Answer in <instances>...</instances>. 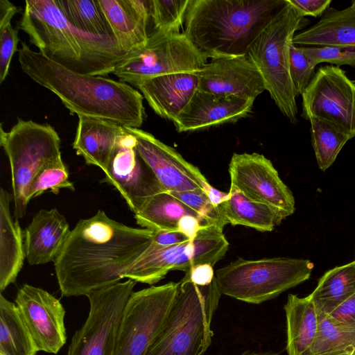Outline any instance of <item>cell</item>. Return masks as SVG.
<instances>
[{
    "label": "cell",
    "instance_id": "1",
    "mask_svg": "<svg viewBox=\"0 0 355 355\" xmlns=\"http://www.w3.org/2000/svg\"><path fill=\"white\" fill-rule=\"evenodd\" d=\"M154 231L119 223L102 210L80 220L54 261L63 296L77 297L120 282L152 242Z\"/></svg>",
    "mask_w": 355,
    "mask_h": 355
},
{
    "label": "cell",
    "instance_id": "2",
    "mask_svg": "<svg viewBox=\"0 0 355 355\" xmlns=\"http://www.w3.org/2000/svg\"><path fill=\"white\" fill-rule=\"evenodd\" d=\"M18 51L22 71L55 94L71 114L140 128L146 118L144 96L130 85L80 73L32 50L24 42Z\"/></svg>",
    "mask_w": 355,
    "mask_h": 355
},
{
    "label": "cell",
    "instance_id": "3",
    "mask_svg": "<svg viewBox=\"0 0 355 355\" xmlns=\"http://www.w3.org/2000/svg\"><path fill=\"white\" fill-rule=\"evenodd\" d=\"M286 0H190L183 33L211 59L247 55Z\"/></svg>",
    "mask_w": 355,
    "mask_h": 355
},
{
    "label": "cell",
    "instance_id": "4",
    "mask_svg": "<svg viewBox=\"0 0 355 355\" xmlns=\"http://www.w3.org/2000/svg\"><path fill=\"white\" fill-rule=\"evenodd\" d=\"M18 28L46 58L80 73H111L126 54L115 41L73 26L56 0H26Z\"/></svg>",
    "mask_w": 355,
    "mask_h": 355
},
{
    "label": "cell",
    "instance_id": "5",
    "mask_svg": "<svg viewBox=\"0 0 355 355\" xmlns=\"http://www.w3.org/2000/svg\"><path fill=\"white\" fill-rule=\"evenodd\" d=\"M221 293L215 279L198 286L182 279L168 316L146 355H204Z\"/></svg>",
    "mask_w": 355,
    "mask_h": 355
},
{
    "label": "cell",
    "instance_id": "6",
    "mask_svg": "<svg viewBox=\"0 0 355 355\" xmlns=\"http://www.w3.org/2000/svg\"><path fill=\"white\" fill-rule=\"evenodd\" d=\"M309 24L286 0L284 7L252 42L247 54L259 71L266 90L291 123L297 122L298 110L290 76V49L295 33Z\"/></svg>",
    "mask_w": 355,
    "mask_h": 355
},
{
    "label": "cell",
    "instance_id": "7",
    "mask_svg": "<svg viewBox=\"0 0 355 355\" xmlns=\"http://www.w3.org/2000/svg\"><path fill=\"white\" fill-rule=\"evenodd\" d=\"M313 267L311 261L303 259L239 258L217 270L215 277L221 294L259 304L309 279Z\"/></svg>",
    "mask_w": 355,
    "mask_h": 355
},
{
    "label": "cell",
    "instance_id": "8",
    "mask_svg": "<svg viewBox=\"0 0 355 355\" xmlns=\"http://www.w3.org/2000/svg\"><path fill=\"white\" fill-rule=\"evenodd\" d=\"M0 144L10 163L14 217L19 220L26 214L28 189L36 173L62 157L61 140L51 125L19 118L8 132L1 125Z\"/></svg>",
    "mask_w": 355,
    "mask_h": 355
},
{
    "label": "cell",
    "instance_id": "9",
    "mask_svg": "<svg viewBox=\"0 0 355 355\" xmlns=\"http://www.w3.org/2000/svg\"><path fill=\"white\" fill-rule=\"evenodd\" d=\"M183 33L153 31L146 43L129 53L115 66L112 73L119 81L137 87L157 76L182 72H198L207 63Z\"/></svg>",
    "mask_w": 355,
    "mask_h": 355
},
{
    "label": "cell",
    "instance_id": "10",
    "mask_svg": "<svg viewBox=\"0 0 355 355\" xmlns=\"http://www.w3.org/2000/svg\"><path fill=\"white\" fill-rule=\"evenodd\" d=\"M229 247L223 230L211 225L202 228L193 239L162 248L151 243L125 272L124 278L153 285L171 270L187 272L198 264L214 266Z\"/></svg>",
    "mask_w": 355,
    "mask_h": 355
},
{
    "label": "cell",
    "instance_id": "11",
    "mask_svg": "<svg viewBox=\"0 0 355 355\" xmlns=\"http://www.w3.org/2000/svg\"><path fill=\"white\" fill-rule=\"evenodd\" d=\"M179 282L132 292L123 311L115 355H146L162 330L177 294Z\"/></svg>",
    "mask_w": 355,
    "mask_h": 355
},
{
    "label": "cell",
    "instance_id": "12",
    "mask_svg": "<svg viewBox=\"0 0 355 355\" xmlns=\"http://www.w3.org/2000/svg\"><path fill=\"white\" fill-rule=\"evenodd\" d=\"M135 284L128 279L87 295L89 313L73 336L67 355H115L121 320Z\"/></svg>",
    "mask_w": 355,
    "mask_h": 355
},
{
    "label": "cell",
    "instance_id": "13",
    "mask_svg": "<svg viewBox=\"0 0 355 355\" xmlns=\"http://www.w3.org/2000/svg\"><path fill=\"white\" fill-rule=\"evenodd\" d=\"M301 116L329 121L355 137V83L338 67L318 68L302 94Z\"/></svg>",
    "mask_w": 355,
    "mask_h": 355
},
{
    "label": "cell",
    "instance_id": "14",
    "mask_svg": "<svg viewBox=\"0 0 355 355\" xmlns=\"http://www.w3.org/2000/svg\"><path fill=\"white\" fill-rule=\"evenodd\" d=\"M125 130L117 139L103 181L117 189L135 214L149 198L164 189L138 153L135 136Z\"/></svg>",
    "mask_w": 355,
    "mask_h": 355
},
{
    "label": "cell",
    "instance_id": "15",
    "mask_svg": "<svg viewBox=\"0 0 355 355\" xmlns=\"http://www.w3.org/2000/svg\"><path fill=\"white\" fill-rule=\"evenodd\" d=\"M231 184L251 200L276 207L291 216L295 199L271 161L257 153H234L229 164Z\"/></svg>",
    "mask_w": 355,
    "mask_h": 355
},
{
    "label": "cell",
    "instance_id": "16",
    "mask_svg": "<svg viewBox=\"0 0 355 355\" xmlns=\"http://www.w3.org/2000/svg\"><path fill=\"white\" fill-rule=\"evenodd\" d=\"M136 139V148L165 191L201 190L207 192L211 185L198 167L188 162L172 147L154 135L141 130L125 127Z\"/></svg>",
    "mask_w": 355,
    "mask_h": 355
},
{
    "label": "cell",
    "instance_id": "17",
    "mask_svg": "<svg viewBox=\"0 0 355 355\" xmlns=\"http://www.w3.org/2000/svg\"><path fill=\"white\" fill-rule=\"evenodd\" d=\"M15 303L37 351L58 354L67 340L66 311L60 301L41 288L24 284Z\"/></svg>",
    "mask_w": 355,
    "mask_h": 355
},
{
    "label": "cell",
    "instance_id": "18",
    "mask_svg": "<svg viewBox=\"0 0 355 355\" xmlns=\"http://www.w3.org/2000/svg\"><path fill=\"white\" fill-rule=\"evenodd\" d=\"M198 89L254 101L266 90L261 73L247 56L211 59L198 72Z\"/></svg>",
    "mask_w": 355,
    "mask_h": 355
},
{
    "label": "cell",
    "instance_id": "19",
    "mask_svg": "<svg viewBox=\"0 0 355 355\" xmlns=\"http://www.w3.org/2000/svg\"><path fill=\"white\" fill-rule=\"evenodd\" d=\"M254 101L218 96L197 89L191 99L173 122L179 132H193L248 116Z\"/></svg>",
    "mask_w": 355,
    "mask_h": 355
},
{
    "label": "cell",
    "instance_id": "20",
    "mask_svg": "<svg viewBox=\"0 0 355 355\" xmlns=\"http://www.w3.org/2000/svg\"><path fill=\"white\" fill-rule=\"evenodd\" d=\"M198 72L157 76L144 80L137 88L158 116L173 122L198 89Z\"/></svg>",
    "mask_w": 355,
    "mask_h": 355
},
{
    "label": "cell",
    "instance_id": "21",
    "mask_svg": "<svg viewBox=\"0 0 355 355\" xmlns=\"http://www.w3.org/2000/svg\"><path fill=\"white\" fill-rule=\"evenodd\" d=\"M112 28L119 48L129 53L148 38L150 0H98Z\"/></svg>",
    "mask_w": 355,
    "mask_h": 355
},
{
    "label": "cell",
    "instance_id": "22",
    "mask_svg": "<svg viewBox=\"0 0 355 355\" xmlns=\"http://www.w3.org/2000/svg\"><path fill=\"white\" fill-rule=\"evenodd\" d=\"M65 217L55 208L40 209L24 232L26 258L31 266L55 261L70 234Z\"/></svg>",
    "mask_w": 355,
    "mask_h": 355
},
{
    "label": "cell",
    "instance_id": "23",
    "mask_svg": "<svg viewBox=\"0 0 355 355\" xmlns=\"http://www.w3.org/2000/svg\"><path fill=\"white\" fill-rule=\"evenodd\" d=\"M125 128L113 121L78 116L73 148L88 165L106 170L114 153L118 138Z\"/></svg>",
    "mask_w": 355,
    "mask_h": 355
},
{
    "label": "cell",
    "instance_id": "24",
    "mask_svg": "<svg viewBox=\"0 0 355 355\" xmlns=\"http://www.w3.org/2000/svg\"><path fill=\"white\" fill-rule=\"evenodd\" d=\"M297 46H355V6L329 8L314 25L295 35Z\"/></svg>",
    "mask_w": 355,
    "mask_h": 355
},
{
    "label": "cell",
    "instance_id": "25",
    "mask_svg": "<svg viewBox=\"0 0 355 355\" xmlns=\"http://www.w3.org/2000/svg\"><path fill=\"white\" fill-rule=\"evenodd\" d=\"M10 195L0 191V291L13 284L26 257L24 239L19 220L10 214Z\"/></svg>",
    "mask_w": 355,
    "mask_h": 355
},
{
    "label": "cell",
    "instance_id": "26",
    "mask_svg": "<svg viewBox=\"0 0 355 355\" xmlns=\"http://www.w3.org/2000/svg\"><path fill=\"white\" fill-rule=\"evenodd\" d=\"M288 355H308L319 329V315L309 296L289 294L284 306Z\"/></svg>",
    "mask_w": 355,
    "mask_h": 355
},
{
    "label": "cell",
    "instance_id": "27",
    "mask_svg": "<svg viewBox=\"0 0 355 355\" xmlns=\"http://www.w3.org/2000/svg\"><path fill=\"white\" fill-rule=\"evenodd\" d=\"M229 198L219 205V211L227 224L243 225L260 232H271L287 217L282 210L258 202L244 195L233 184Z\"/></svg>",
    "mask_w": 355,
    "mask_h": 355
},
{
    "label": "cell",
    "instance_id": "28",
    "mask_svg": "<svg viewBox=\"0 0 355 355\" xmlns=\"http://www.w3.org/2000/svg\"><path fill=\"white\" fill-rule=\"evenodd\" d=\"M187 215L203 218L170 192L164 191L149 198L135 214V218L139 226L154 232L178 230L180 220Z\"/></svg>",
    "mask_w": 355,
    "mask_h": 355
},
{
    "label": "cell",
    "instance_id": "29",
    "mask_svg": "<svg viewBox=\"0 0 355 355\" xmlns=\"http://www.w3.org/2000/svg\"><path fill=\"white\" fill-rule=\"evenodd\" d=\"M355 294V261L326 272L309 295L318 315H329Z\"/></svg>",
    "mask_w": 355,
    "mask_h": 355
},
{
    "label": "cell",
    "instance_id": "30",
    "mask_svg": "<svg viewBox=\"0 0 355 355\" xmlns=\"http://www.w3.org/2000/svg\"><path fill=\"white\" fill-rule=\"evenodd\" d=\"M37 349L15 302L0 295V355H36Z\"/></svg>",
    "mask_w": 355,
    "mask_h": 355
},
{
    "label": "cell",
    "instance_id": "31",
    "mask_svg": "<svg viewBox=\"0 0 355 355\" xmlns=\"http://www.w3.org/2000/svg\"><path fill=\"white\" fill-rule=\"evenodd\" d=\"M56 1L73 26L88 34L115 41L112 28L98 0Z\"/></svg>",
    "mask_w": 355,
    "mask_h": 355
},
{
    "label": "cell",
    "instance_id": "32",
    "mask_svg": "<svg viewBox=\"0 0 355 355\" xmlns=\"http://www.w3.org/2000/svg\"><path fill=\"white\" fill-rule=\"evenodd\" d=\"M311 144L320 169L325 171L335 162L340 150L352 136L336 124L320 118L311 117Z\"/></svg>",
    "mask_w": 355,
    "mask_h": 355
},
{
    "label": "cell",
    "instance_id": "33",
    "mask_svg": "<svg viewBox=\"0 0 355 355\" xmlns=\"http://www.w3.org/2000/svg\"><path fill=\"white\" fill-rule=\"evenodd\" d=\"M319 329L308 355H355V327L337 324L319 315Z\"/></svg>",
    "mask_w": 355,
    "mask_h": 355
},
{
    "label": "cell",
    "instance_id": "34",
    "mask_svg": "<svg viewBox=\"0 0 355 355\" xmlns=\"http://www.w3.org/2000/svg\"><path fill=\"white\" fill-rule=\"evenodd\" d=\"M61 189L75 191L62 157L46 163L39 170L29 185L27 200L29 202L46 191L57 194Z\"/></svg>",
    "mask_w": 355,
    "mask_h": 355
},
{
    "label": "cell",
    "instance_id": "35",
    "mask_svg": "<svg viewBox=\"0 0 355 355\" xmlns=\"http://www.w3.org/2000/svg\"><path fill=\"white\" fill-rule=\"evenodd\" d=\"M18 8L8 0H0V83L6 78L12 58L17 50L18 31L11 20Z\"/></svg>",
    "mask_w": 355,
    "mask_h": 355
},
{
    "label": "cell",
    "instance_id": "36",
    "mask_svg": "<svg viewBox=\"0 0 355 355\" xmlns=\"http://www.w3.org/2000/svg\"><path fill=\"white\" fill-rule=\"evenodd\" d=\"M190 0H150L153 31L180 33Z\"/></svg>",
    "mask_w": 355,
    "mask_h": 355
},
{
    "label": "cell",
    "instance_id": "37",
    "mask_svg": "<svg viewBox=\"0 0 355 355\" xmlns=\"http://www.w3.org/2000/svg\"><path fill=\"white\" fill-rule=\"evenodd\" d=\"M317 64L300 46L290 49V76L296 97L302 96L315 74Z\"/></svg>",
    "mask_w": 355,
    "mask_h": 355
},
{
    "label": "cell",
    "instance_id": "38",
    "mask_svg": "<svg viewBox=\"0 0 355 355\" xmlns=\"http://www.w3.org/2000/svg\"><path fill=\"white\" fill-rule=\"evenodd\" d=\"M186 205L198 213L206 219L211 225L223 230L227 225L223 218L218 207L214 206L204 191L196 190L171 193Z\"/></svg>",
    "mask_w": 355,
    "mask_h": 355
},
{
    "label": "cell",
    "instance_id": "39",
    "mask_svg": "<svg viewBox=\"0 0 355 355\" xmlns=\"http://www.w3.org/2000/svg\"><path fill=\"white\" fill-rule=\"evenodd\" d=\"M318 65L327 62L340 67L349 65L355 67V46H300Z\"/></svg>",
    "mask_w": 355,
    "mask_h": 355
},
{
    "label": "cell",
    "instance_id": "40",
    "mask_svg": "<svg viewBox=\"0 0 355 355\" xmlns=\"http://www.w3.org/2000/svg\"><path fill=\"white\" fill-rule=\"evenodd\" d=\"M327 315L337 324L355 327V294Z\"/></svg>",
    "mask_w": 355,
    "mask_h": 355
},
{
    "label": "cell",
    "instance_id": "41",
    "mask_svg": "<svg viewBox=\"0 0 355 355\" xmlns=\"http://www.w3.org/2000/svg\"><path fill=\"white\" fill-rule=\"evenodd\" d=\"M303 16L322 17L329 8L331 0H288Z\"/></svg>",
    "mask_w": 355,
    "mask_h": 355
},
{
    "label": "cell",
    "instance_id": "42",
    "mask_svg": "<svg viewBox=\"0 0 355 355\" xmlns=\"http://www.w3.org/2000/svg\"><path fill=\"white\" fill-rule=\"evenodd\" d=\"M198 286L209 285L214 279L213 266L210 264H198L193 266L185 272L182 279Z\"/></svg>",
    "mask_w": 355,
    "mask_h": 355
},
{
    "label": "cell",
    "instance_id": "43",
    "mask_svg": "<svg viewBox=\"0 0 355 355\" xmlns=\"http://www.w3.org/2000/svg\"><path fill=\"white\" fill-rule=\"evenodd\" d=\"M188 241L190 239L178 230H158L154 232L152 243L159 247L165 248Z\"/></svg>",
    "mask_w": 355,
    "mask_h": 355
},
{
    "label": "cell",
    "instance_id": "44",
    "mask_svg": "<svg viewBox=\"0 0 355 355\" xmlns=\"http://www.w3.org/2000/svg\"><path fill=\"white\" fill-rule=\"evenodd\" d=\"M207 226L211 225L205 218L187 215L180 220L178 230L184 234L190 240H193L202 228Z\"/></svg>",
    "mask_w": 355,
    "mask_h": 355
},
{
    "label": "cell",
    "instance_id": "45",
    "mask_svg": "<svg viewBox=\"0 0 355 355\" xmlns=\"http://www.w3.org/2000/svg\"><path fill=\"white\" fill-rule=\"evenodd\" d=\"M210 202L216 207L223 203L229 198V193H225L211 187L207 192Z\"/></svg>",
    "mask_w": 355,
    "mask_h": 355
},
{
    "label": "cell",
    "instance_id": "46",
    "mask_svg": "<svg viewBox=\"0 0 355 355\" xmlns=\"http://www.w3.org/2000/svg\"><path fill=\"white\" fill-rule=\"evenodd\" d=\"M218 355H224V354H218ZM240 355H279V353L274 352H252L249 351H245L243 352Z\"/></svg>",
    "mask_w": 355,
    "mask_h": 355
},
{
    "label": "cell",
    "instance_id": "47",
    "mask_svg": "<svg viewBox=\"0 0 355 355\" xmlns=\"http://www.w3.org/2000/svg\"><path fill=\"white\" fill-rule=\"evenodd\" d=\"M351 5H353V6H355V0H354V1H352L351 2Z\"/></svg>",
    "mask_w": 355,
    "mask_h": 355
}]
</instances>
